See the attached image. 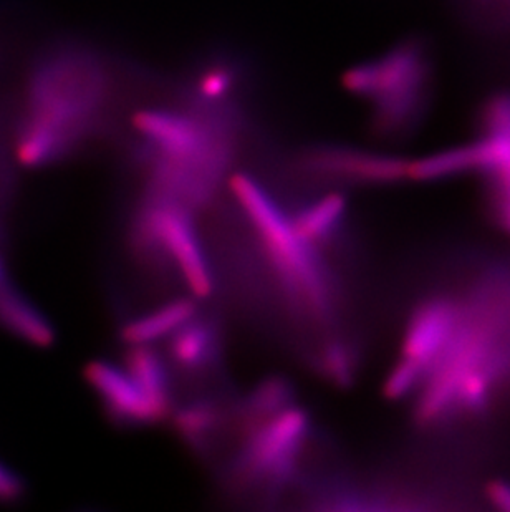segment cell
I'll use <instances>...</instances> for the list:
<instances>
[{"label":"cell","mask_w":510,"mask_h":512,"mask_svg":"<svg viewBox=\"0 0 510 512\" xmlns=\"http://www.w3.org/2000/svg\"><path fill=\"white\" fill-rule=\"evenodd\" d=\"M85 378L102 401L108 420L121 428H143L159 423L150 401L123 365L93 360L85 368Z\"/></svg>","instance_id":"obj_8"},{"label":"cell","mask_w":510,"mask_h":512,"mask_svg":"<svg viewBox=\"0 0 510 512\" xmlns=\"http://www.w3.org/2000/svg\"><path fill=\"white\" fill-rule=\"evenodd\" d=\"M128 244L136 261L151 271L178 277L196 299H207L214 292L211 257L193 211L181 204L143 194L131 218Z\"/></svg>","instance_id":"obj_5"},{"label":"cell","mask_w":510,"mask_h":512,"mask_svg":"<svg viewBox=\"0 0 510 512\" xmlns=\"http://www.w3.org/2000/svg\"><path fill=\"white\" fill-rule=\"evenodd\" d=\"M174 431L199 455H209L224 426L232 421V403L219 397H198L186 405H174Z\"/></svg>","instance_id":"obj_10"},{"label":"cell","mask_w":510,"mask_h":512,"mask_svg":"<svg viewBox=\"0 0 510 512\" xmlns=\"http://www.w3.org/2000/svg\"><path fill=\"white\" fill-rule=\"evenodd\" d=\"M224 335L214 315L198 314L168 339V363L188 375H206L221 365Z\"/></svg>","instance_id":"obj_9"},{"label":"cell","mask_w":510,"mask_h":512,"mask_svg":"<svg viewBox=\"0 0 510 512\" xmlns=\"http://www.w3.org/2000/svg\"><path fill=\"white\" fill-rule=\"evenodd\" d=\"M299 170L327 183L386 186L409 179V161L350 146L318 145L299 156Z\"/></svg>","instance_id":"obj_7"},{"label":"cell","mask_w":510,"mask_h":512,"mask_svg":"<svg viewBox=\"0 0 510 512\" xmlns=\"http://www.w3.org/2000/svg\"><path fill=\"white\" fill-rule=\"evenodd\" d=\"M95 62L90 55H62L35 73L30 113L15 141L20 165H52L92 133L105 95V77Z\"/></svg>","instance_id":"obj_3"},{"label":"cell","mask_w":510,"mask_h":512,"mask_svg":"<svg viewBox=\"0 0 510 512\" xmlns=\"http://www.w3.org/2000/svg\"><path fill=\"white\" fill-rule=\"evenodd\" d=\"M487 499L492 506L501 511L510 512V483L509 481H494L487 488Z\"/></svg>","instance_id":"obj_19"},{"label":"cell","mask_w":510,"mask_h":512,"mask_svg":"<svg viewBox=\"0 0 510 512\" xmlns=\"http://www.w3.org/2000/svg\"><path fill=\"white\" fill-rule=\"evenodd\" d=\"M294 382L282 375H272L257 383L251 392L232 403V421L237 440H241L254 428L295 405Z\"/></svg>","instance_id":"obj_13"},{"label":"cell","mask_w":510,"mask_h":512,"mask_svg":"<svg viewBox=\"0 0 510 512\" xmlns=\"http://www.w3.org/2000/svg\"><path fill=\"white\" fill-rule=\"evenodd\" d=\"M287 211L295 231L323 251L337 249L345 236L348 204L343 194H323Z\"/></svg>","instance_id":"obj_12"},{"label":"cell","mask_w":510,"mask_h":512,"mask_svg":"<svg viewBox=\"0 0 510 512\" xmlns=\"http://www.w3.org/2000/svg\"><path fill=\"white\" fill-rule=\"evenodd\" d=\"M232 198L246 219L265 282L294 325L315 334L312 350L325 340L347 337L342 322L343 285L330 252L295 231L289 211L247 173L232 174Z\"/></svg>","instance_id":"obj_2"},{"label":"cell","mask_w":510,"mask_h":512,"mask_svg":"<svg viewBox=\"0 0 510 512\" xmlns=\"http://www.w3.org/2000/svg\"><path fill=\"white\" fill-rule=\"evenodd\" d=\"M198 299L184 295L154 307L146 314L138 315L121 325V342L128 345H153L169 339L176 330L198 314Z\"/></svg>","instance_id":"obj_14"},{"label":"cell","mask_w":510,"mask_h":512,"mask_svg":"<svg viewBox=\"0 0 510 512\" xmlns=\"http://www.w3.org/2000/svg\"><path fill=\"white\" fill-rule=\"evenodd\" d=\"M312 435V418L304 406L295 403L280 411L239 440L227 463V484L237 493L255 489L265 499L280 498L299 478Z\"/></svg>","instance_id":"obj_6"},{"label":"cell","mask_w":510,"mask_h":512,"mask_svg":"<svg viewBox=\"0 0 510 512\" xmlns=\"http://www.w3.org/2000/svg\"><path fill=\"white\" fill-rule=\"evenodd\" d=\"M9 276H7V269H5L4 259L0 257V289L9 282Z\"/></svg>","instance_id":"obj_20"},{"label":"cell","mask_w":510,"mask_h":512,"mask_svg":"<svg viewBox=\"0 0 510 512\" xmlns=\"http://www.w3.org/2000/svg\"><path fill=\"white\" fill-rule=\"evenodd\" d=\"M123 368L150 401L159 421L168 420L174 405L173 368L153 345H128Z\"/></svg>","instance_id":"obj_11"},{"label":"cell","mask_w":510,"mask_h":512,"mask_svg":"<svg viewBox=\"0 0 510 512\" xmlns=\"http://www.w3.org/2000/svg\"><path fill=\"white\" fill-rule=\"evenodd\" d=\"M236 72L229 65H212L199 75L194 85L196 112H219L226 110L224 103L236 88Z\"/></svg>","instance_id":"obj_17"},{"label":"cell","mask_w":510,"mask_h":512,"mask_svg":"<svg viewBox=\"0 0 510 512\" xmlns=\"http://www.w3.org/2000/svg\"><path fill=\"white\" fill-rule=\"evenodd\" d=\"M486 158L481 140L469 145L454 146L421 160L409 161V179L414 181H443L462 174L484 173Z\"/></svg>","instance_id":"obj_16"},{"label":"cell","mask_w":510,"mask_h":512,"mask_svg":"<svg viewBox=\"0 0 510 512\" xmlns=\"http://www.w3.org/2000/svg\"><path fill=\"white\" fill-rule=\"evenodd\" d=\"M0 327L34 347H52L55 342L52 322L10 281L0 289Z\"/></svg>","instance_id":"obj_15"},{"label":"cell","mask_w":510,"mask_h":512,"mask_svg":"<svg viewBox=\"0 0 510 512\" xmlns=\"http://www.w3.org/2000/svg\"><path fill=\"white\" fill-rule=\"evenodd\" d=\"M24 491V481L12 469L0 463V504L19 501L24 496Z\"/></svg>","instance_id":"obj_18"},{"label":"cell","mask_w":510,"mask_h":512,"mask_svg":"<svg viewBox=\"0 0 510 512\" xmlns=\"http://www.w3.org/2000/svg\"><path fill=\"white\" fill-rule=\"evenodd\" d=\"M454 294L451 334L406 401L426 430L481 420L510 397V264L482 267Z\"/></svg>","instance_id":"obj_1"},{"label":"cell","mask_w":510,"mask_h":512,"mask_svg":"<svg viewBox=\"0 0 510 512\" xmlns=\"http://www.w3.org/2000/svg\"><path fill=\"white\" fill-rule=\"evenodd\" d=\"M433 62L421 39H406L370 62L350 68L343 87L373 105L381 135L406 136L421 125L431 100Z\"/></svg>","instance_id":"obj_4"}]
</instances>
